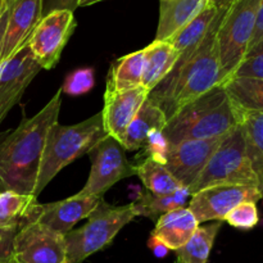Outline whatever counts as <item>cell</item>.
<instances>
[{
    "label": "cell",
    "mask_w": 263,
    "mask_h": 263,
    "mask_svg": "<svg viewBox=\"0 0 263 263\" xmlns=\"http://www.w3.org/2000/svg\"><path fill=\"white\" fill-rule=\"evenodd\" d=\"M200 223L189 208H177L157 220L152 238L161 241L168 251H177L189 241Z\"/></svg>",
    "instance_id": "cell-17"
},
{
    "label": "cell",
    "mask_w": 263,
    "mask_h": 263,
    "mask_svg": "<svg viewBox=\"0 0 263 263\" xmlns=\"http://www.w3.org/2000/svg\"><path fill=\"white\" fill-rule=\"evenodd\" d=\"M262 200H263V194H262Z\"/></svg>",
    "instance_id": "cell-42"
},
{
    "label": "cell",
    "mask_w": 263,
    "mask_h": 263,
    "mask_svg": "<svg viewBox=\"0 0 263 263\" xmlns=\"http://www.w3.org/2000/svg\"><path fill=\"white\" fill-rule=\"evenodd\" d=\"M18 231V229L0 228V263L12 262L13 241Z\"/></svg>",
    "instance_id": "cell-33"
},
{
    "label": "cell",
    "mask_w": 263,
    "mask_h": 263,
    "mask_svg": "<svg viewBox=\"0 0 263 263\" xmlns=\"http://www.w3.org/2000/svg\"><path fill=\"white\" fill-rule=\"evenodd\" d=\"M239 126V110L222 85L180 108L162 130L170 145L222 138Z\"/></svg>",
    "instance_id": "cell-3"
},
{
    "label": "cell",
    "mask_w": 263,
    "mask_h": 263,
    "mask_svg": "<svg viewBox=\"0 0 263 263\" xmlns=\"http://www.w3.org/2000/svg\"><path fill=\"white\" fill-rule=\"evenodd\" d=\"M235 0H208V5L217 10H228Z\"/></svg>",
    "instance_id": "cell-38"
},
{
    "label": "cell",
    "mask_w": 263,
    "mask_h": 263,
    "mask_svg": "<svg viewBox=\"0 0 263 263\" xmlns=\"http://www.w3.org/2000/svg\"><path fill=\"white\" fill-rule=\"evenodd\" d=\"M61 98L62 87L40 112L0 136V192L35 194L46 136L58 122Z\"/></svg>",
    "instance_id": "cell-1"
},
{
    "label": "cell",
    "mask_w": 263,
    "mask_h": 263,
    "mask_svg": "<svg viewBox=\"0 0 263 263\" xmlns=\"http://www.w3.org/2000/svg\"><path fill=\"white\" fill-rule=\"evenodd\" d=\"M8 4H9V0H0V17L4 13V10L7 9Z\"/></svg>",
    "instance_id": "cell-40"
},
{
    "label": "cell",
    "mask_w": 263,
    "mask_h": 263,
    "mask_svg": "<svg viewBox=\"0 0 263 263\" xmlns=\"http://www.w3.org/2000/svg\"><path fill=\"white\" fill-rule=\"evenodd\" d=\"M13 0H9V4H8L7 9L4 10V13L0 17V48H2V43H3V37H4V32L5 28H7V23H8V18H9V12H10V5H12Z\"/></svg>",
    "instance_id": "cell-37"
},
{
    "label": "cell",
    "mask_w": 263,
    "mask_h": 263,
    "mask_svg": "<svg viewBox=\"0 0 263 263\" xmlns=\"http://www.w3.org/2000/svg\"><path fill=\"white\" fill-rule=\"evenodd\" d=\"M239 126L243 131L248 157L263 194V113L239 110Z\"/></svg>",
    "instance_id": "cell-23"
},
{
    "label": "cell",
    "mask_w": 263,
    "mask_h": 263,
    "mask_svg": "<svg viewBox=\"0 0 263 263\" xmlns=\"http://www.w3.org/2000/svg\"><path fill=\"white\" fill-rule=\"evenodd\" d=\"M218 12L220 10L208 5L194 20L190 21L186 26H184L181 30L177 31L167 41L174 46L175 50L179 54L198 48L203 41V39L205 37L208 31H210Z\"/></svg>",
    "instance_id": "cell-25"
},
{
    "label": "cell",
    "mask_w": 263,
    "mask_h": 263,
    "mask_svg": "<svg viewBox=\"0 0 263 263\" xmlns=\"http://www.w3.org/2000/svg\"><path fill=\"white\" fill-rule=\"evenodd\" d=\"M41 69L28 44L0 63V125Z\"/></svg>",
    "instance_id": "cell-12"
},
{
    "label": "cell",
    "mask_w": 263,
    "mask_h": 263,
    "mask_svg": "<svg viewBox=\"0 0 263 263\" xmlns=\"http://www.w3.org/2000/svg\"><path fill=\"white\" fill-rule=\"evenodd\" d=\"M144 54L145 67L141 86L151 92L168 76L179 58V53L168 41L154 40L151 45L144 48Z\"/></svg>",
    "instance_id": "cell-22"
},
{
    "label": "cell",
    "mask_w": 263,
    "mask_h": 263,
    "mask_svg": "<svg viewBox=\"0 0 263 263\" xmlns=\"http://www.w3.org/2000/svg\"><path fill=\"white\" fill-rule=\"evenodd\" d=\"M216 185H243L259 189L258 179L248 157L246 139L240 126L222 139L207 166L189 190L193 195Z\"/></svg>",
    "instance_id": "cell-6"
},
{
    "label": "cell",
    "mask_w": 263,
    "mask_h": 263,
    "mask_svg": "<svg viewBox=\"0 0 263 263\" xmlns=\"http://www.w3.org/2000/svg\"><path fill=\"white\" fill-rule=\"evenodd\" d=\"M149 248L153 251V253L156 254L157 257H159V258H162V257H166L167 253H168V248L167 247H164L163 244L161 243V241H158L157 239L152 238L149 239Z\"/></svg>",
    "instance_id": "cell-36"
},
{
    "label": "cell",
    "mask_w": 263,
    "mask_h": 263,
    "mask_svg": "<svg viewBox=\"0 0 263 263\" xmlns=\"http://www.w3.org/2000/svg\"><path fill=\"white\" fill-rule=\"evenodd\" d=\"M148 95L149 91L143 86L118 94H104V108L100 113L108 135L121 141Z\"/></svg>",
    "instance_id": "cell-16"
},
{
    "label": "cell",
    "mask_w": 263,
    "mask_h": 263,
    "mask_svg": "<svg viewBox=\"0 0 263 263\" xmlns=\"http://www.w3.org/2000/svg\"><path fill=\"white\" fill-rule=\"evenodd\" d=\"M74 28L76 20L69 10H55L41 17L28 40V46L41 68L51 69L58 64Z\"/></svg>",
    "instance_id": "cell-9"
},
{
    "label": "cell",
    "mask_w": 263,
    "mask_h": 263,
    "mask_svg": "<svg viewBox=\"0 0 263 263\" xmlns=\"http://www.w3.org/2000/svg\"><path fill=\"white\" fill-rule=\"evenodd\" d=\"M223 221L239 230H252L259 222L258 208L254 202L240 203L225 216Z\"/></svg>",
    "instance_id": "cell-29"
},
{
    "label": "cell",
    "mask_w": 263,
    "mask_h": 263,
    "mask_svg": "<svg viewBox=\"0 0 263 263\" xmlns=\"http://www.w3.org/2000/svg\"><path fill=\"white\" fill-rule=\"evenodd\" d=\"M136 175L143 181L146 192L153 195H168L182 187L167 171L164 164L158 163L152 158H145L139 166H136Z\"/></svg>",
    "instance_id": "cell-28"
},
{
    "label": "cell",
    "mask_w": 263,
    "mask_h": 263,
    "mask_svg": "<svg viewBox=\"0 0 263 263\" xmlns=\"http://www.w3.org/2000/svg\"><path fill=\"white\" fill-rule=\"evenodd\" d=\"M103 198L72 195L67 199L41 204L36 222L66 236L82 218H87L99 205Z\"/></svg>",
    "instance_id": "cell-15"
},
{
    "label": "cell",
    "mask_w": 263,
    "mask_h": 263,
    "mask_svg": "<svg viewBox=\"0 0 263 263\" xmlns=\"http://www.w3.org/2000/svg\"><path fill=\"white\" fill-rule=\"evenodd\" d=\"M10 263H68L66 236L39 222L27 223L15 235Z\"/></svg>",
    "instance_id": "cell-10"
},
{
    "label": "cell",
    "mask_w": 263,
    "mask_h": 263,
    "mask_svg": "<svg viewBox=\"0 0 263 263\" xmlns=\"http://www.w3.org/2000/svg\"><path fill=\"white\" fill-rule=\"evenodd\" d=\"M208 7V0H161L156 40L167 41Z\"/></svg>",
    "instance_id": "cell-18"
},
{
    "label": "cell",
    "mask_w": 263,
    "mask_h": 263,
    "mask_svg": "<svg viewBox=\"0 0 263 263\" xmlns=\"http://www.w3.org/2000/svg\"><path fill=\"white\" fill-rule=\"evenodd\" d=\"M192 197V193L187 187H180L176 192L168 195H153L149 192H144L135 202L133 203L138 216H146L156 220L170 211L184 207L187 198Z\"/></svg>",
    "instance_id": "cell-27"
},
{
    "label": "cell",
    "mask_w": 263,
    "mask_h": 263,
    "mask_svg": "<svg viewBox=\"0 0 263 263\" xmlns=\"http://www.w3.org/2000/svg\"><path fill=\"white\" fill-rule=\"evenodd\" d=\"M168 148V141L166 140V138H164L161 130H156L149 134V136L145 140V144L143 146L146 158H152L153 161L162 164L166 163Z\"/></svg>",
    "instance_id": "cell-32"
},
{
    "label": "cell",
    "mask_w": 263,
    "mask_h": 263,
    "mask_svg": "<svg viewBox=\"0 0 263 263\" xmlns=\"http://www.w3.org/2000/svg\"><path fill=\"white\" fill-rule=\"evenodd\" d=\"M138 216L133 203L120 207H110L100 200L89 220L76 230L66 235L68 263H82L87 257L109 246L118 233Z\"/></svg>",
    "instance_id": "cell-5"
},
{
    "label": "cell",
    "mask_w": 263,
    "mask_h": 263,
    "mask_svg": "<svg viewBox=\"0 0 263 263\" xmlns=\"http://www.w3.org/2000/svg\"><path fill=\"white\" fill-rule=\"evenodd\" d=\"M233 77L263 80V41L247 51L246 57L234 72Z\"/></svg>",
    "instance_id": "cell-30"
},
{
    "label": "cell",
    "mask_w": 263,
    "mask_h": 263,
    "mask_svg": "<svg viewBox=\"0 0 263 263\" xmlns=\"http://www.w3.org/2000/svg\"><path fill=\"white\" fill-rule=\"evenodd\" d=\"M81 0H41L43 4V17L55 10H69L74 12V9L80 7Z\"/></svg>",
    "instance_id": "cell-34"
},
{
    "label": "cell",
    "mask_w": 263,
    "mask_h": 263,
    "mask_svg": "<svg viewBox=\"0 0 263 263\" xmlns=\"http://www.w3.org/2000/svg\"><path fill=\"white\" fill-rule=\"evenodd\" d=\"M41 17V0H13L0 48V63L8 61L20 49L27 45Z\"/></svg>",
    "instance_id": "cell-14"
},
{
    "label": "cell",
    "mask_w": 263,
    "mask_h": 263,
    "mask_svg": "<svg viewBox=\"0 0 263 263\" xmlns=\"http://www.w3.org/2000/svg\"><path fill=\"white\" fill-rule=\"evenodd\" d=\"M107 136L100 112L76 125L54 123L46 136L33 195L37 197L64 167L89 154Z\"/></svg>",
    "instance_id": "cell-4"
},
{
    "label": "cell",
    "mask_w": 263,
    "mask_h": 263,
    "mask_svg": "<svg viewBox=\"0 0 263 263\" xmlns=\"http://www.w3.org/2000/svg\"><path fill=\"white\" fill-rule=\"evenodd\" d=\"M123 146L118 140L108 135L89 152L91 170L85 186L77 193L81 197H99L120 180L136 175V167L126 158Z\"/></svg>",
    "instance_id": "cell-8"
},
{
    "label": "cell",
    "mask_w": 263,
    "mask_h": 263,
    "mask_svg": "<svg viewBox=\"0 0 263 263\" xmlns=\"http://www.w3.org/2000/svg\"><path fill=\"white\" fill-rule=\"evenodd\" d=\"M222 86L239 110L263 113V80L233 77Z\"/></svg>",
    "instance_id": "cell-24"
},
{
    "label": "cell",
    "mask_w": 263,
    "mask_h": 263,
    "mask_svg": "<svg viewBox=\"0 0 263 263\" xmlns=\"http://www.w3.org/2000/svg\"><path fill=\"white\" fill-rule=\"evenodd\" d=\"M40 207L35 195L0 192V228L21 230L27 223L36 222Z\"/></svg>",
    "instance_id": "cell-20"
},
{
    "label": "cell",
    "mask_w": 263,
    "mask_h": 263,
    "mask_svg": "<svg viewBox=\"0 0 263 263\" xmlns=\"http://www.w3.org/2000/svg\"><path fill=\"white\" fill-rule=\"evenodd\" d=\"M144 67V49L118 58L109 67L104 94H118L141 86Z\"/></svg>",
    "instance_id": "cell-21"
},
{
    "label": "cell",
    "mask_w": 263,
    "mask_h": 263,
    "mask_svg": "<svg viewBox=\"0 0 263 263\" xmlns=\"http://www.w3.org/2000/svg\"><path fill=\"white\" fill-rule=\"evenodd\" d=\"M166 123L167 118L163 110L156 103L152 102L149 98H146V100L143 103L140 109L138 110L134 120L126 128L125 134L120 141L121 145L123 146L125 151L131 152L143 149L149 134L156 130L162 131Z\"/></svg>",
    "instance_id": "cell-19"
},
{
    "label": "cell",
    "mask_w": 263,
    "mask_h": 263,
    "mask_svg": "<svg viewBox=\"0 0 263 263\" xmlns=\"http://www.w3.org/2000/svg\"><path fill=\"white\" fill-rule=\"evenodd\" d=\"M259 0H235L223 15L216 35L225 84L248 51L256 27Z\"/></svg>",
    "instance_id": "cell-7"
},
{
    "label": "cell",
    "mask_w": 263,
    "mask_h": 263,
    "mask_svg": "<svg viewBox=\"0 0 263 263\" xmlns=\"http://www.w3.org/2000/svg\"><path fill=\"white\" fill-rule=\"evenodd\" d=\"M259 199H262V192L258 187L243 185H216L193 194L189 210L199 223L208 221H223L225 216L240 203H257Z\"/></svg>",
    "instance_id": "cell-11"
},
{
    "label": "cell",
    "mask_w": 263,
    "mask_h": 263,
    "mask_svg": "<svg viewBox=\"0 0 263 263\" xmlns=\"http://www.w3.org/2000/svg\"><path fill=\"white\" fill-rule=\"evenodd\" d=\"M95 79L92 68H79L69 73L62 86V91L72 97H79L89 92L94 87Z\"/></svg>",
    "instance_id": "cell-31"
},
{
    "label": "cell",
    "mask_w": 263,
    "mask_h": 263,
    "mask_svg": "<svg viewBox=\"0 0 263 263\" xmlns=\"http://www.w3.org/2000/svg\"><path fill=\"white\" fill-rule=\"evenodd\" d=\"M221 225V221H216L212 225H199L189 241L175 251L177 259L181 263H207Z\"/></svg>",
    "instance_id": "cell-26"
},
{
    "label": "cell",
    "mask_w": 263,
    "mask_h": 263,
    "mask_svg": "<svg viewBox=\"0 0 263 263\" xmlns=\"http://www.w3.org/2000/svg\"><path fill=\"white\" fill-rule=\"evenodd\" d=\"M99 2H103V0H81L80 2V7H89V5L97 4Z\"/></svg>",
    "instance_id": "cell-39"
},
{
    "label": "cell",
    "mask_w": 263,
    "mask_h": 263,
    "mask_svg": "<svg viewBox=\"0 0 263 263\" xmlns=\"http://www.w3.org/2000/svg\"><path fill=\"white\" fill-rule=\"evenodd\" d=\"M175 263H181V262H180V261H179V259H176V262H175Z\"/></svg>",
    "instance_id": "cell-41"
},
{
    "label": "cell",
    "mask_w": 263,
    "mask_h": 263,
    "mask_svg": "<svg viewBox=\"0 0 263 263\" xmlns=\"http://www.w3.org/2000/svg\"><path fill=\"white\" fill-rule=\"evenodd\" d=\"M226 12H218L210 31L192 57L181 66L172 68L168 76L149 92L148 98L163 110L167 121L180 108L225 81L216 35Z\"/></svg>",
    "instance_id": "cell-2"
},
{
    "label": "cell",
    "mask_w": 263,
    "mask_h": 263,
    "mask_svg": "<svg viewBox=\"0 0 263 263\" xmlns=\"http://www.w3.org/2000/svg\"><path fill=\"white\" fill-rule=\"evenodd\" d=\"M222 138L208 140H186L170 145L164 167L182 187L189 189L198 179Z\"/></svg>",
    "instance_id": "cell-13"
},
{
    "label": "cell",
    "mask_w": 263,
    "mask_h": 263,
    "mask_svg": "<svg viewBox=\"0 0 263 263\" xmlns=\"http://www.w3.org/2000/svg\"><path fill=\"white\" fill-rule=\"evenodd\" d=\"M263 41V0H259V7L258 12H257V20H256V27H254L253 37H252L251 44H249V48H253L257 44L262 43Z\"/></svg>",
    "instance_id": "cell-35"
}]
</instances>
